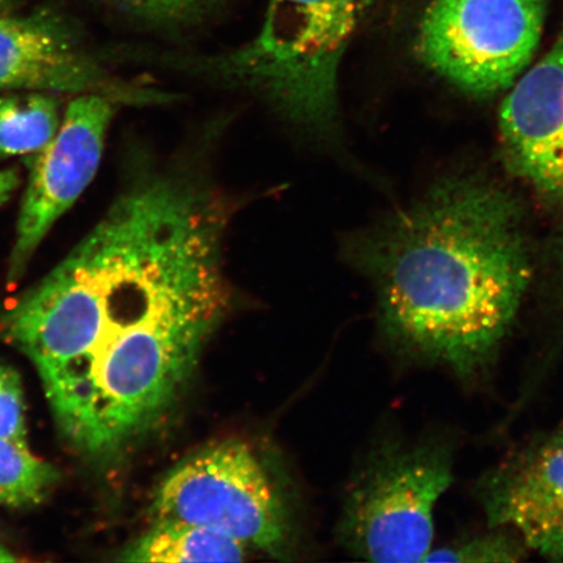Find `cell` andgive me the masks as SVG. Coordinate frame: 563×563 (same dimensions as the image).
I'll return each mask as SVG.
<instances>
[{
  "instance_id": "obj_6",
  "label": "cell",
  "mask_w": 563,
  "mask_h": 563,
  "mask_svg": "<svg viewBox=\"0 0 563 563\" xmlns=\"http://www.w3.org/2000/svg\"><path fill=\"white\" fill-rule=\"evenodd\" d=\"M154 520L209 528L249 549L284 555L290 537L276 485L253 450L227 440L176 464L159 484Z\"/></svg>"
},
{
  "instance_id": "obj_14",
  "label": "cell",
  "mask_w": 563,
  "mask_h": 563,
  "mask_svg": "<svg viewBox=\"0 0 563 563\" xmlns=\"http://www.w3.org/2000/svg\"><path fill=\"white\" fill-rule=\"evenodd\" d=\"M141 23L164 30H188L214 16L230 0H110Z\"/></svg>"
},
{
  "instance_id": "obj_12",
  "label": "cell",
  "mask_w": 563,
  "mask_h": 563,
  "mask_svg": "<svg viewBox=\"0 0 563 563\" xmlns=\"http://www.w3.org/2000/svg\"><path fill=\"white\" fill-rule=\"evenodd\" d=\"M59 100L45 91H12L0 97V156L37 153L60 126Z\"/></svg>"
},
{
  "instance_id": "obj_10",
  "label": "cell",
  "mask_w": 563,
  "mask_h": 563,
  "mask_svg": "<svg viewBox=\"0 0 563 563\" xmlns=\"http://www.w3.org/2000/svg\"><path fill=\"white\" fill-rule=\"evenodd\" d=\"M499 135L511 172L548 199L563 200V31L508 90Z\"/></svg>"
},
{
  "instance_id": "obj_17",
  "label": "cell",
  "mask_w": 563,
  "mask_h": 563,
  "mask_svg": "<svg viewBox=\"0 0 563 563\" xmlns=\"http://www.w3.org/2000/svg\"><path fill=\"white\" fill-rule=\"evenodd\" d=\"M19 174L16 170L0 172V207L11 199L19 187Z\"/></svg>"
},
{
  "instance_id": "obj_3",
  "label": "cell",
  "mask_w": 563,
  "mask_h": 563,
  "mask_svg": "<svg viewBox=\"0 0 563 563\" xmlns=\"http://www.w3.org/2000/svg\"><path fill=\"white\" fill-rule=\"evenodd\" d=\"M376 0H269L245 44L187 59L194 73L256 96L323 143L342 136L341 65Z\"/></svg>"
},
{
  "instance_id": "obj_11",
  "label": "cell",
  "mask_w": 563,
  "mask_h": 563,
  "mask_svg": "<svg viewBox=\"0 0 563 563\" xmlns=\"http://www.w3.org/2000/svg\"><path fill=\"white\" fill-rule=\"evenodd\" d=\"M249 548L209 528L154 520V525L135 543L125 549L122 561L191 563L241 562Z\"/></svg>"
},
{
  "instance_id": "obj_18",
  "label": "cell",
  "mask_w": 563,
  "mask_h": 563,
  "mask_svg": "<svg viewBox=\"0 0 563 563\" xmlns=\"http://www.w3.org/2000/svg\"><path fill=\"white\" fill-rule=\"evenodd\" d=\"M15 555L9 549L0 544V562H15Z\"/></svg>"
},
{
  "instance_id": "obj_5",
  "label": "cell",
  "mask_w": 563,
  "mask_h": 563,
  "mask_svg": "<svg viewBox=\"0 0 563 563\" xmlns=\"http://www.w3.org/2000/svg\"><path fill=\"white\" fill-rule=\"evenodd\" d=\"M452 483L453 456L438 443L383 449L350 490L344 543L371 562H424L432 551L435 506Z\"/></svg>"
},
{
  "instance_id": "obj_4",
  "label": "cell",
  "mask_w": 563,
  "mask_h": 563,
  "mask_svg": "<svg viewBox=\"0 0 563 563\" xmlns=\"http://www.w3.org/2000/svg\"><path fill=\"white\" fill-rule=\"evenodd\" d=\"M547 12L548 0H428L415 53L468 95L504 93L531 66Z\"/></svg>"
},
{
  "instance_id": "obj_2",
  "label": "cell",
  "mask_w": 563,
  "mask_h": 563,
  "mask_svg": "<svg viewBox=\"0 0 563 563\" xmlns=\"http://www.w3.org/2000/svg\"><path fill=\"white\" fill-rule=\"evenodd\" d=\"M351 253L375 285L390 340L462 379L498 355L532 276L517 202L475 179L432 188L358 234Z\"/></svg>"
},
{
  "instance_id": "obj_9",
  "label": "cell",
  "mask_w": 563,
  "mask_h": 563,
  "mask_svg": "<svg viewBox=\"0 0 563 563\" xmlns=\"http://www.w3.org/2000/svg\"><path fill=\"white\" fill-rule=\"evenodd\" d=\"M478 498L489 527L563 561V421L492 470L478 485Z\"/></svg>"
},
{
  "instance_id": "obj_1",
  "label": "cell",
  "mask_w": 563,
  "mask_h": 563,
  "mask_svg": "<svg viewBox=\"0 0 563 563\" xmlns=\"http://www.w3.org/2000/svg\"><path fill=\"white\" fill-rule=\"evenodd\" d=\"M231 207L208 179L151 173L5 309L63 440L93 462L125 454L185 394L231 302Z\"/></svg>"
},
{
  "instance_id": "obj_7",
  "label": "cell",
  "mask_w": 563,
  "mask_h": 563,
  "mask_svg": "<svg viewBox=\"0 0 563 563\" xmlns=\"http://www.w3.org/2000/svg\"><path fill=\"white\" fill-rule=\"evenodd\" d=\"M45 91L97 95L118 106L166 104L176 96L124 79L90 53L66 20L53 12L0 10V93Z\"/></svg>"
},
{
  "instance_id": "obj_13",
  "label": "cell",
  "mask_w": 563,
  "mask_h": 563,
  "mask_svg": "<svg viewBox=\"0 0 563 563\" xmlns=\"http://www.w3.org/2000/svg\"><path fill=\"white\" fill-rule=\"evenodd\" d=\"M56 481V470L30 446L0 438V506L32 508L44 501Z\"/></svg>"
},
{
  "instance_id": "obj_8",
  "label": "cell",
  "mask_w": 563,
  "mask_h": 563,
  "mask_svg": "<svg viewBox=\"0 0 563 563\" xmlns=\"http://www.w3.org/2000/svg\"><path fill=\"white\" fill-rule=\"evenodd\" d=\"M117 108L102 96H76L55 137L38 152L21 203L10 257L11 282L23 276L48 231L95 179Z\"/></svg>"
},
{
  "instance_id": "obj_16",
  "label": "cell",
  "mask_w": 563,
  "mask_h": 563,
  "mask_svg": "<svg viewBox=\"0 0 563 563\" xmlns=\"http://www.w3.org/2000/svg\"><path fill=\"white\" fill-rule=\"evenodd\" d=\"M0 438L27 445L25 402L19 373L0 363Z\"/></svg>"
},
{
  "instance_id": "obj_15",
  "label": "cell",
  "mask_w": 563,
  "mask_h": 563,
  "mask_svg": "<svg viewBox=\"0 0 563 563\" xmlns=\"http://www.w3.org/2000/svg\"><path fill=\"white\" fill-rule=\"evenodd\" d=\"M493 530L495 532L461 543L432 549L424 562L499 563L519 562L526 558L528 548L516 533L504 528Z\"/></svg>"
},
{
  "instance_id": "obj_19",
  "label": "cell",
  "mask_w": 563,
  "mask_h": 563,
  "mask_svg": "<svg viewBox=\"0 0 563 563\" xmlns=\"http://www.w3.org/2000/svg\"><path fill=\"white\" fill-rule=\"evenodd\" d=\"M561 262H562V274H563V238H562V246H561Z\"/></svg>"
}]
</instances>
